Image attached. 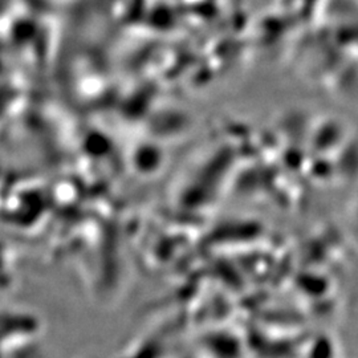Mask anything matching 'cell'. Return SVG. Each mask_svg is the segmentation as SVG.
I'll use <instances>...</instances> for the list:
<instances>
[{
	"mask_svg": "<svg viewBox=\"0 0 358 358\" xmlns=\"http://www.w3.org/2000/svg\"><path fill=\"white\" fill-rule=\"evenodd\" d=\"M355 227L358 230V206L357 208L355 210Z\"/></svg>",
	"mask_w": 358,
	"mask_h": 358,
	"instance_id": "1",
	"label": "cell"
}]
</instances>
